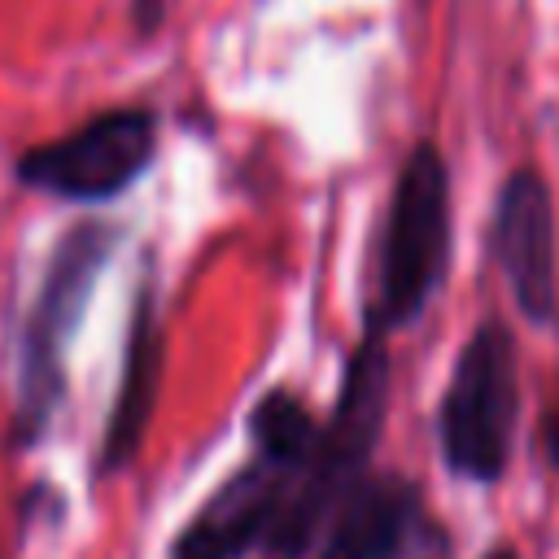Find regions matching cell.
Listing matches in <instances>:
<instances>
[{"label":"cell","mask_w":559,"mask_h":559,"mask_svg":"<svg viewBox=\"0 0 559 559\" xmlns=\"http://www.w3.org/2000/svg\"><path fill=\"white\" fill-rule=\"evenodd\" d=\"M546 445H550V463L559 467V406H555V419H550V437H546Z\"/></svg>","instance_id":"8fae6325"},{"label":"cell","mask_w":559,"mask_h":559,"mask_svg":"<svg viewBox=\"0 0 559 559\" xmlns=\"http://www.w3.org/2000/svg\"><path fill=\"white\" fill-rule=\"evenodd\" d=\"M162 118L148 105L100 109L74 131L31 144L13 162V179L66 205H109L131 192L157 162Z\"/></svg>","instance_id":"5b68a950"},{"label":"cell","mask_w":559,"mask_h":559,"mask_svg":"<svg viewBox=\"0 0 559 559\" xmlns=\"http://www.w3.org/2000/svg\"><path fill=\"white\" fill-rule=\"evenodd\" d=\"M450 240V166L432 140H419L389 188L376 240V297L362 314V328L380 336L411 328L445 284Z\"/></svg>","instance_id":"3957f363"},{"label":"cell","mask_w":559,"mask_h":559,"mask_svg":"<svg viewBox=\"0 0 559 559\" xmlns=\"http://www.w3.org/2000/svg\"><path fill=\"white\" fill-rule=\"evenodd\" d=\"M306 463L249 445V459L231 467L170 537L166 559H249L262 555L280 528Z\"/></svg>","instance_id":"8992f818"},{"label":"cell","mask_w":559,"mask_h":559,"mask_svg":"<svg viewBox=\"0 0 559 559\" xmlns=\"http://www.w3.org/2000/svg\"><path fill=\"white\" fill-rule=\"evenodd\" d=\"M424 533V493L402 472H367L323 524L310 559H411Z\"/></svg>","instance_id":"9c48e42d"},{"label":"cell","mask_w":559,"mask_h":559,"mask_svg":"<svg viewBox=\"0 0 559 559\" xmlns=\"http://www.w3.org/2000/svg\"><path fill=\"white\" fill-rule=\"evenodd\" d=\"M162 367H166V323L157 306V280L144 275L127 314L118 384H114L100 445H96V476H118L140 459L153 428L157 393H162Z\"/></svg>","instance_id":"ba28073f"},{"label":"cell","mask_w":559,"mask_h":559,"mask_svg":"<svg viewBox=\"0 0 559 559\" xmlns=\"http://www.w3.org/2000/svg\"><path fill=\"white\" fill-rule=\"evenodd\" d=\"M389 380H393L389 336L362 328L358 345L341 362L336 397L319 424L310 463L262 559H310L332 511L371 472V454L384 437V415H389Z\"/></svg>","instance_id":"7a4b0ae2"},{"label":"cell","mask_w":559,"mask_h":559,"mask_svg":"<svg viewBox=\"0 0 559 559\" xmlns=\"http://www.w3.org/2000/svg\"><path fill=\"white\" fill-rule=\"evenodd\" d=\"M520 419V367L515 341L502 319H480L445 380L437 402V445L450 476L467 485H498L511 463Z\"/></svg>","instance_id":"277c9868"},{"label":"cell","mask_w":559,"mask_h":559,"mask_svg":"<svg viewBox=\"0 0 559 559\" xmlns=\"http://www.w3.org/2000/svg\"><path fill=\"white\" fill-rule=\"evenodd\" d=\"M162 13H166V0H131V22L140 35H153L162 26Z\"/></svg>","instance_id":"30bf717a"},{"label":"cell","mask_w":559,"mask_h":559,"mask_svg":"<svg viewBox=\"0 0 559 559\" xmlns=\"http://www.w3.org/2000/svg\"><path fill=\"white\" fill-rule=\"evenodd\" d=\"M489 245L502 280L528 323L559 319V266H555V201L533 166L502 179L489 223Z\"/></svg>","instance_id":"52a82bcc"},{"label":"cell","mask_w":559,"mask_h":559,"mask_svg":"<svg viewBox=\"0 0 559 559\" xmlns=\"http://www.w3.org/2000/svg\"><path fill=\"white\" fill-rule=\"evenodd\" d=\"M485 559H520V555H515V550H511V546H498V550H489V555H485Z\"/></svg>","instance_id":"7c38bea8"},{"label":"cell","mask_w":559,"mask_h":559,"mask_svg":"<svg viewBox=\"0 0 559 559\" xmlns=\"http://www.w3.org/2000/svg\"><path fill=\"white\" fill-rule=\"evenodd\" d=\"M118 240L122 227L109 218H79L52 240L13 345V450L44 441V432L52 428L70 384V345L92 310L96 284Z\"/></svg>","instance_id":"6da1fadb"}]
</instances>
